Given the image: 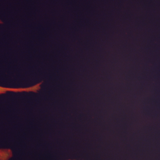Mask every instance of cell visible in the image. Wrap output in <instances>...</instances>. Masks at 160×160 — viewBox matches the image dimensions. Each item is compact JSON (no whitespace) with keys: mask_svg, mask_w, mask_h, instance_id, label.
Masks as SVG:
<instances>
[{"mask_svg":"<svg viewBox=\"0 0 160 160\" xmlns=\"http://www.w3.org/2000/svg\"><path fill=\"white\" fill-rule=\"evenodd\" d=\"M42 82L38 83L36 85L26 88H8L0 86V95L5 94L7 92H37L41 88Z\"/></svg>","mask_w":160,"mask_h":160,"instance_id":"1","label":"cell"},{"mask_svg":"<svg viewBox=\"0 0 160 160\" xmlns=\"http://www.w3.org/2000/svg\"><path fill=\"white\" fill-rule=\"evenodd\" d=\"M13 156L11 149L8 148L0 149V160H10Z\"/></svg>","mask_w":160,"mask_h":160,"instance_id":"2","label":"cell"},{"mask_svg":"<svg viewBox=\"0 0 160 160\" xmlns=\"http://www.w3.org/2000/svg\"><path fill=\"white\" fill-rule=\"evenodd\" d=\"M3 22L1 20H0V24H2Z\"/></svg>","mask_w":160,"mask_h":160,"instance_id":"3","label":"cell"},{"mask_svg":"<svg viewBox=\"0 0 160 160\" xmlns=\"http://www.w3.org/2000/svg\"></svg>","mask_w":160,"mask_h":160,"instance_id":"4","label":"cell"}]
</instances>
